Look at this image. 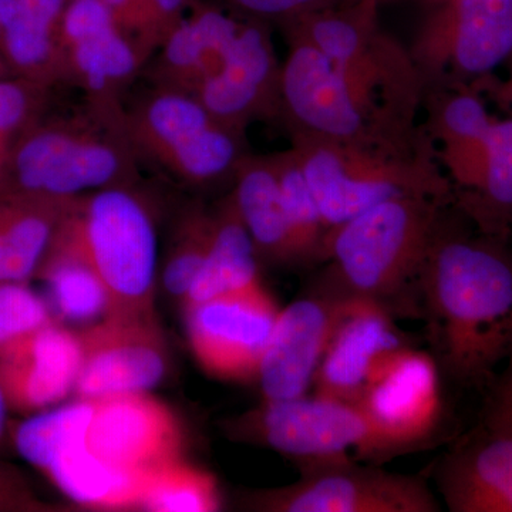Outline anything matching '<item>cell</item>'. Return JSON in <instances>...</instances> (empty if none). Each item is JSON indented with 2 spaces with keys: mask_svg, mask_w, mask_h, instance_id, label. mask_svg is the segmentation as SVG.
<instances>
[{
  "mask_svg": "<svg viewBox=\"0 0 512 512\" xmlns=\"http://www.w3.org/2000/svg\"><path fill=\"white\" fill-rule=\"evenodd\" d=\"M444 214L417 282L431 356L450 382L484 390L512 352V249Z\"/></svg>",
  "mask_w": 512,
  "mask_h": 512,
  "instance_id": "1",
  "label": "cell"
},
{
  "mask_svg": "<svg viewBox=\"0 0 512 512\" xmlns=\"http://www.w3.org/2000/svg\"><path fill=\"white\" fill-rule=\"evenodd\" d=\"M49 252L76 256L96 272L107 293L104 318H157V217L141 183L70 200Z\"/></svg>",
  "mask_w": 512,
  "mask_h": 512,
  "instance_id": "2",
  "label": "cell"
},
{
  "mask_svg": "<svg viewBox=\"0 0 512 512\" xmlns=\"http://www.w3.org/2000/svg\"><path fill=\"white\" fill-rule=\"evenodd\" d=\"M448 201L404 197L386 201L330 229L322 286L383 306L419 313L417 282Z\"/></svg>",
  "mask_w": 512,
  "mask_h": 512,
  "instance_id": "3",
  "label": "cell"
},
{
  "mask_svg": "<svg viewBox=\"0 0 512 512\" xmlns=\"http://www.w3.org/2000/svg\"><path fill=\"white\" fill-rule=\"evenodd\" d=\"M141 181V165L121 127V116L86 103L74 113L45 114L0 163V197L73 200L87 192Z\"/></svg>",
  "mask_w": 512,
  "mask_h": 512,
  "instance_id": "4",
  "label": "cell"
},
{
  "mask_svg": "<svg viewBox=\"0 0 512 512\" xmlns=\"http://www.w3.org/2000/svg\"><path fill=\"white\" fill-rule=\"evenodd\" d=\"M121 127L141 167L191 191L232 184L249 154L245 134L212 116L190 93L148 86L124 101Z\"/></svg>",
  "mask_w": 512,
  "mask_h": 512,
  "instance_id": "5",
  "label": "cell"
},
{
  "mask_svg": "<svg viewBox=\"0 0 512 512\" xmlns=\"http://www.w3.org/2000/svg\"><path fill=\"white\" fill-rule=\"evenodd\" d=\"M292 150L329 231L396 198L453 200L450 180L424 151L392 153L303 137L292 138Z\"/></svg>",
  "mask_w": 512,
  "mask_h": 512,
  "instance_id": "6",
  "label": "cell"
},
{
  "mask_svg": "<svg viewBox=\"0 0 512 512\" xmlns=\"http://www.w3.org/2000/svg\"><path fill=\"white\" fill-rule=\"evenodd\" d=\"M288 42L279 80V119L292 138L392 153L423 151L419 141L407 140L387 127L328 56L305 40L288 37Z\"/></svg>",
  "mask_w": 512,
  "mask_h": 512,
  "instance_id": "7",
  "label": "cell"
},
{
  "mask_svg": "<svg viewBox=\"0 0 512 512\" xmlns=\"http://www.w3.org/2000/svg\"><path fill=\"white\" fill-rule=\"evenodd\" d=\"M229 439L274 450L301 468L348 458H384L382 444L355 403L330 397L262 400L248 412L225 420Z\"/></svg>",
  "mask_w": 512,
  "mask_h": 512,
  "instance_id": "8",
  "label": "cell"
},
{
  "mask_svg": "<svg viewBox=\"0 0 512 512\" xmlns=\"http://www.w3.org/2000/svg\"><path fill=\"white\" fill-rule=\"evenodd\" d=\"M301 480L245 497L262 512H439L440 503L421 476L362 467L352 457L301 468Z\"/></svg>",
  "mask_w": 512,
  "mask_h": 512,
  "instance_id": "9",
  "label": "cell"
},
{
  "mask_svg": "<svg viewBox=\"0 0 512 512\" xmlns=\"http://www.w3.org/2000/svg\"><path fill=\"white\" fill-rule=\"evenodd\" d=\"M441 373L431 353L403 346L384 356L355 404L382 444L384 458L421 448L444 421Z\"/></svg>",
  "mask_w": 512,
  "mask_h": 512,
  "instance_id": "10",
  "label": "cell"
},
{
  "mask_svg": "<svg viewBox=\"0 0 512 512\" xmlns=\"http://www.w3.org/2000/svg\"><path fill=\"white\" fill-rule=\"evenodd\" d=\"M410 55L423 83L490 73L512 53V0H440Z\"/></svg>",
  "mask_w": 512,
  "mask_h": 512,
  "instance_id": "11",
  "label": "cell"
},
{
  "mask_svg": "<svg viewBox=\"0 0 512 512\" xmlns=\"http://www.w3.org/2000/svg\"><path fill=\"white\" fill-rule=\"evenodd\" d=\"M59 43L66 86L82 90L84 103L120 117L128 89L144 64L101 0H67Z\"/></svg>",
  "mask_w": 512,
  "mask_h": 512,
  "instance_id": "12",
  "label": "cell"
},
{
  "mask_svg": "<svg viewBox=\"0 0 512 512\" xmlns=\"http://www.w3.org/2000/svg\"><path fill=\"white\" fill-rule=\"evenodd\" d=\"M279 311L264 285L183 309L195 362L214 379L256 382Z\"/></svg>",
  "mask_w": 512,
  "mask_h": 512,
  "instance_id": "13",
  "label": "cell"
},
{
  "mask_svg": "<svg viewBox=\"0 0 512 512\" xmlns=\"http://www.w3.org/2000/svg\"><path fill=\"white\" fill-rule=\"evenodd\" d=\"M77 335L82 345L77 399L150 392L170 369V350L158 318H103Z\"/></svg>",
  "mask_w": 512,
  "mask_h": 512,
  "instance_id": "14",
  "label": "cell"
},
{
  "mask_svg": "<svg viewBox=\"0 0 512 512\" xmlns=\"http://www.w3.org/2000/svg\"><path fill=\"white\" fill-rule=\"evenodd\" d=\"M355 301L320 285L279 311L256 376L262 400L308 394L330 340Z\"/></svg>",
  "mask_w": 512,
  "mask_h": 512,
  "instance_id": "15",
  "label": "cell"
},
{
  "mask_svg": "<svg viewBox=\"0 0 512 512\" xmlns=\"http://www.w3.org/2000/svg\"><path fill=\"white\" fill-rule=\"evenodd\" d=\"M184 441L173 410L148 392L96 400L86 431L94 456L131 471H150L184 457Z\"/></svg>",
  "mask_w": 512,
  "mask_h": 512,
  "instance_id": "16",
  "label": "cell"
},
{
  "mask_svg": "<svg viewBox=\"0 0 512 512\" xmlns=\"http://www.w3.org/2000/svg\"><path fill=\"white\" fill-rule=\"evenodd\" d=\"M279 80L269 23L245 18L220 69L194 96L212 116L245 134L254 121L279 119Z\"/></svg>",
  "mask_w": 512,
  "mask_h": 512,
  "instance_id": "17",
  "label": "cell"
},
{
  "mask_svg": "<svg viewBox=\"0 0 512 512\" xmlns=\"http://www.w3.org/2000/svg\"><path fill=\"white\" fill-rule=\"evenodd\" d=\"M434 476L448 511L512 512V419L484 410Z\"/></svg>",
  "mask_w": 512,
  "mask_h": 512,
  "instance_id": "18",
  "label": "cell"
},
{
  "mask_svg": "<svg viewBox=\"0 0 512 512\" xmlns=\"http://www.w3.org/2000/svg\"><path fill=\"white\" fill-rule=\"evenodd\" d=\"M80 366L79 335L60 320L0 350V387L10 412L28 417L66 402Z\"/></svg>",
  "mask_w": 512,
  "mask_h": 512,
  "instance_id": "19",
  "label": "cell"
},
{
  "mask_svg": "<svg viewBox=\"0 0 512 512\" xmlns=\"http://www.w3.org/2000/svg\"><path fill=\"white\" fill-rule=\"evenodd\" d=\"M244 19L214 0H195L141 77L150 87L197 93L220 69Z\"/></svg>",
  "mask_w": 512,
  "mask_h": 512,
  "instance_id": "20",
  "label": "cell"
},
{
  "mask_svg": "<svg viewBox=\"0 0 512 512\" xmlns=\"http://www.w3.org/2000/svg\"><path fill=\"white\" fill-rule=\"evenodd\" d=\"M403 346L392 313L376 303L356 299L320 362L313 394L356 403L377 363Z\"/></svg>",
  "mask_w": 512,
  "mask_h": 512,
  "instance_id": "21",
  "label": "cell"
},
{
  "mask_svg": "<svg viewBox=\"0 0 512 512\" xmlns=\"http://www.w3.org/2000/svg\"><path fill=\"white\" fill-rule=\"evenodd\" d=\"M67 0H0V50L13 77L66 86L60 22Z\"/></svg>",
  "mask_w": 512,
  "mask_h": 512,
  "instance_id": "22",
  "label": "cell"
},
{
  "mask_svg": "<svg viewBox=\"0 0 512 512\" xmlns=\"http://www.w3.org/2000/svg\"><path fill=\"white\" fill-rule=\"evenodd\" d=\"M39 471L80 507L140 511L147 471L111 466L87 448L86 436L69 441Z\"/></svg>",
  "mask_w": 512,
  "mask_h": 512,
  "instance_id": "23",
  "label": "cell"
},
{
  "mask_svg": "<svg viewBox=\"0 0 512 512\" xmlns=\"http://www.w3.org/2000/svg\"><path fill=\"white\" fill-rule=\"evenodd\" d=\"M494 121L483 100L467 90L441 92L430 101V131L441 144V163L456 195L474 190L480 181Z\"/></svg>",
  "mask_w": 512,
  "mask_h": 512,
  "instance_id": "24",
  "label": "cell"
},
{
  "mask_svg": "<svg viewBox=\"0 0 512 512\" xmlns=\"http://www.w3.org/2000/svg\"><path fill=\"white\" fill-rule=\"evenodd\" d=\"M231 185L229 194L254 242L259 261L274 266H298L271 156L247 154Z\"/></svg>",
  "mask_w": 512,
  "mask_h": 512,
  "instance_id": "25",
  "label": "cell"
},
{
  "mask_svg": "<svg viewBox=\"0 0 512 512\" xmlns=\"http://www.w3.org/2000/svg\"><path fill=\"white\" fill-rule=\"evenodd\" d=\"M212 215L214 227L210 251L200 275L181 305L183 309L262 285L259 276L261 261L231 194L212 207Z\"/></svg>",
  "mask_w": 512,
  "mask_h": 512,
  "instance_id": "26",
  "label": "cell"
},
{
  "mask_svg": "<svg viewBox=\"0 0 512 512\" xmlns=\"http://www.w3.org/2000/svg\"><path fill=\"white\" fill-rule=\"evenodd\" d=\"M66 207L55 198L0 197V284L36 278Z\"/></svg>",
  "mask_w": 512,
  "mask_h": 512,
  "instance_id": "27",
  "label": "cell"
},
{
  "mask_svg": "<svg viewBox=\"0 0 512 512\" xmlns=\"http://www.w3.org/2000/svg\"><path fill=\"white\" fill-rule=\"evenodd\" d=\"M458 211L485 234L510 238L512 232V119L495 120L487 156L474 190L453 198Z\"/></svg>",
  "mask_w": 512,
  "mask_h": 512,
  "instance_id": "28",
  "label": "cell"
},
{
  "mask_svg": "<svg viewBox=\"0 0 512 512\" xmlns=\"http://www.w3.org/2000/svg\"><path fill=\"white\" fill-rule=\"evenodd\" d=\"M35 279L45 282L50 305L60 322L89 326L106 316V289L82 259L49 252Z\"/></svg>",
  "mask_w": 512,
  "mask_h": 512,
  "instance_id": "29",
  "label": "cell"
},
{
  "mask_svg": "<svg viewBox=\"0 0 512 512\" xmlns=\"http://www.w3.org/2000/svg\"><path fill=\"white\" fill-rule=\"evenodd\" d=\"M221 507L217 477L184 457L147 471L140 511L214 512Z\"/></svg>",
  "mask_w": 512,
  "mask_h": 512,
  "instance_id": "30",
  "label": "cell"
},
{
  "mask_svg": "<svg viewBox=\"0 0 512 512\" xmlns=\"http://www.w3.org/2000/svg\"><path fill=\"white\" fill-rule=\"evenodd\" d=\"M271 158L281 187L298 266L322 264L329 228L326 227L298 157L291 148Z\"/></svg>",
  "mask_w": 512,
  "mask_h": 512,
  "instance_id": "31",
  "label": "cell"
},
{
  "mask_svg": "<svg viewBox=\"0 0 512 512\" xmlns=\"http://www.w3.org/2000/svg\"><path fill=\"white\" fill-rule=\"evenodd\" d=\"M212 227V207H205L201 202L185 207L175 222L160 268L158 284L168 298L180 305H183L207 259Z\"/></svg>",
  "mask_w": 512,
  "mask_h": 512,
  "instance_id": "32",
  "label": "cell"
},
{
  "mask_svg": "<svg viewBox=\"0 0 512 512\" xmlns=\"http://www.w3.org/2000/svg\"><path fill=\"white\" fill-rule=\"evenodd\" d=\"M144 64L180 25L195 0H101ZM146 67V66H144Z\"/></svg>",
  "mask_w": 512,
  "mask_h": 512,
  "instance_id": "33",
  "label": "cell"
},
{
  "mask_svg": "<svg viewBox=\"0 0 512 512\" xmlns=\"http://www.w3.org/2000/svg\"><path fill=\"white\" fill-rule=\"evenodd\" d=\"M53 89L20 79H0V163L19 137L49 113Z\"/></svg>",
  "mask_w": 512,
  "mask_h": 512,
  "instance_id": "34",
  "label": "cell"
},
{
  "mask_svg": "<svg viewBox=\"0 0 512 512\" xmlns=\"http://www.w3.org/2000/svg\"><path fill=\"white\" fill-rule=\"evenodd\" d=\"M59 320L30 282L0 284V350Z\"/></svg>",
  "mask_w": 512,
  "mask_h": 512,
  "instance_id": "35",
  "label": "cell"
},
{
  "mask_svg": "<svg viewBox=\"0 0 512 512\" xmlns=\"http://www.w3.org/2000/svg\"><path fill=\"white\" fill-rule=\"evenodd\" d=\"M214 2L245 18L281 25L286 20L301 16L303 13L326 8L343 0H214Z\"/></svg>",
  "mask_w": 512,
  "mask_h": 512,
  "instance_id": "36",
  "label": "cell"
},
{
  "mask_svg": "<svg viewBox=\"0 0 512 512\" xmlns=\"http://www.w3.org/2000/svg\"><path fill=\"white\" fill-rule=\"evenodd\" d=\"M55 507L40 500L19 468L0 461V512H49Z\"/></svg>",
  "mask_w": 512,
  "mask_h": 512,
  "instance_id": "37",
  "label": "cell"
},
{
  "mask_svg": "<svg viewBox=\"0 0 512 512\" xmlns=\"http://www.w3.org/2000/svg\"><path fill=\"white\" fill-rule=\"evenodd\" d=\"M485 410L512 419V352L487 390Z\"/></svg>",
  "mask_w": 512,
  "mask_h": 512,
  "instance_id": "38",
  "label": "cell"
},
{
  "mask_svg": "<svg viewBox=\"0 0 512 512\" xmlns=\"http://www.w3.org/2000/svg\"><path fill=\"white\" fill-rule=\"evenodd\" d=\"M9 407L6 403L5 394L0 387V448L5 446L6 441H10V423H9Z\"/></svg>",
  "mask_w": 512,
  "mask_h": 512,
  "instance_id": "39",
  "label": "cell"
},
{
  "mask_svg": "<svg viewBox=\"0 0 512 512\" xmlns=\"http://www.w3.org/2000/svg\"><path fill=\"white\" fill-rule=\"evenodd\" d=\"M2 77H13L9 72L8 64L5 62V57L2 55V50H0V79Z\"/></svg>",
  "mask_w": 512,
  "mask_h": 512,
  "instance_id": "40",
  "label": "cell"
},
{
  "mask_svg": "<svg viewBox=\"0 0 512 512\" xmlns=\"http://www.w3.org/2000/svg\"><path fill=\"white\" fill-rule=\"evenodd\" d=\"M510 63H511V79H510V84H508V90H510V97L512 99V53H511V56H510Z\"/></svg>",
  "mask_w": 512,
  "mask_h": 512,
  "instance_id": "41",
  "label": "cell"
},
{
  "mask_svg": "<svg viewBox=\"0 0 512 512\" xmlns=\"http://www.w3.org/2000/svg\"><path fill=\"white\" fill-rule=\"evenodd\" d=\"M434 2H440V0H434Z\"/></svg>",
  "mask_w": 512,
  "mask_h": 512,
  "instance_id": "42",
  "label": "cell"
}]
</instances>
